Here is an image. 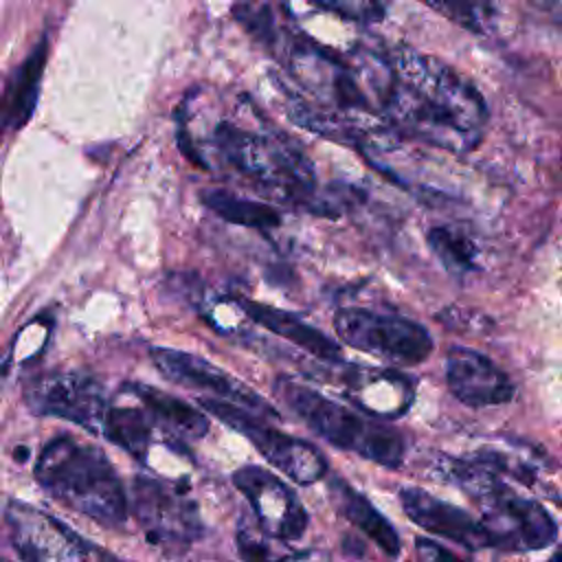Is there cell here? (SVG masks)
Returning <instances> with one entry per match:
<instances>
[{
	"label": "cell",
	"instance_id": "4fadbf2b",
	"mask_svg": "<svg viewBox=\"0 0 562 562\" xmlns=\"http://www.w3.org/2000/svg\"><path fill=\"white\" fill-rule=\"evenodd\" d=\"M446 382L450 393L465 406H501L514 397L512 380L481 351L450 347L446 353Z\"/></svg>",
	"mask_w": 562,
	"mask_h": 562
},
{
	"label": "cell",
	"instance_id": "603a6c76",
	"mask_svg": "<svg viewBox=\"0 0 562 562\" xmlns=\"http://www.w3.org/2000/svg\"><path fill=\"white\" fill-rule=\"evenodd\" d=\"M430 9H435L439 15L448 18L450 22L483 33L492 22V7L487 0H422Z\"/></svg>",
	"mask_w": 562,
	"mask_h": 562
},
{
	"label": "cell",
	"instance_id": "8992f818",
	"mask_svg": "<svg viewBox=\"0 0 562 562\" xmlns=\"http://www.w3.org/2000/svg\"><path fill=\"white\" fill-rule=\"evenodd\" d=\"M202 408L220 417L226 426L241 432L279 472L290 476L294 483L310 485L325 476L327 461L323 452L303 439L281 432L270 426L268 419L228 402L222 397H202Z\"/></svg>",
	"mask_w": 562,
	"mask_h": 562
},
{
	"label": "cell",
	"instance_id": "7c38bea8",
	"mask_svg": "<svg viewBox=\"0 0 562 562\" xmlns=\"http://www.w3.org/2000/svg\"><path fill=\"white\" fill-rule=\"evenodd\" d=\"M151 362L171 382L184 384L189 389H202L213 393V397L228 400L263 419H277V411L257 393H252L246 384L231 378L209 360L180 351V349H167V347H154L149 351Z\"/></svg>",
	"mask_w": 562,
	"mask_h": 562
},
{
	"label": "cell",
	"instance_id": "e0dca14e",
	"mask_svg": "<svg viewBox=\"0 0 562 562\" xmlns=\"http://www.w3.org/2000/svg\"><path fill=\"white\" fill-rule=\"evenodd\" d=\"M237 305L244 310V314L255 321L257 325H261L263 329L290 340L292 345L301 347L303 351L316 356L323 362H340V347L336 340H331L329 336H325L321 329L312 327L310 323L301 321L299 316L272 307V305H263L257 301H237Z\"/></svg>",
	"mask_w": 562,
	"mask_h": 562
},
{
	"label": "cell",
	"instance_id": "5bb4252c",
	"mask_svg": "<svg viewBox=\"0 0 562 562\" xmlns=\"http://www.w3.org/2000/svg\"><path fill=\"white\" fill-rule=\"evenodd\" d=\"M400 503L406 516L430 533L448 538L468 551L492 547L490 536L481 520H476L457 505L435 498L422 487H402Z\"/></svg>",
	"mask_w": 562,
	"mask_h": 562
},
{
	"label": "cell",
	"instance_id": "52a82bcc",
	"mask_svg": "<svg viewBox=\"0 0 562 562\" xmlns=\"http://www.w3.org/2000/svg\"><path fill=\"white\" fill-rule=\"evenodd\" d=\"M334 329L345 345L402 367L419 364L432 351V338L419 323L364 307L338 310Z\"/></svg>",
	"mask_w": 562,
	"mask_h": 562
},
{
	"label": "cell",
	"instance_id": "d4e9b609",
	"mask_svg": "<svg viewBox=\"0 0 562 562\" xmlns=\"http://www.w3.org/2000/svg\"><path fill=\"white\" fill-rule=\"evenodd\" d=\"M415 544H417L419 555H422V558H426V560H441V558H446V560H454V555H452L448 549H443V547H439V544H435V542H430V540H422V538H417V540H415Z\"/></svg>",
	"mask_w": 562,
	"mask_h": 562
},
{
	"label": "cell",
	"instance_id": "ba28073f",
	"mask_svg": "<svg viewBox=\"0 0 562 562\" xmlns=\"http://www.w3.org/2000/svg\"><path fill=\"white\" fill-rule=\"evenodd\" d=\"M130 509L151 544L182 549L204 531L198 505L184 487L162 479L136 476L132 481Z\"/></svg>",
	"mask_w": 562,
	"mask_h": 562
},
{
	"label": "cell",
	"instance_id": "ac0fdd59",
	"mask_svg": "<svg viewBox=\"0 0 562 562\" xmlns=\"http://www.w3.org/2000/svg\"><path fill=\"white\" fill-rule=\"evenodd\" d=\"M130 391L138 397L151 422L171 439L182 443L198 441L209 432L206 415L200 408L178 400L176 395L147 384H130Z\"/></svg>",
	"mask_w": 562,
	"mask_h": 562
},
{
	"label": "cell",
	"instance_id": "9c48e42d",
	"mask_svg": "<svg viewBox=\"0 0 562 562\" xmlns=\"http://www.w3.org/2000/svg\"><path fill=\"white\" fill-rule=\"evenodd\" d=\"M31 413L68 419L90 432H101L108 411L103 386L81 371H50L31 380L24 389Z\"/></svg>",
	"mask_w": 562,
	"mask_h": 562
},
{
	"label": "cell",
	"instance_id": "30bf717a",
	"mask_svg": "<svg viewBox=\"0 0 562 562\" xmlns=\"http://www.w3.org/2000/svg\"><path fill=\"white\" fill-rule=\"evenodd\" d=\"M7 522L11 542L24 560H83L105 555L70 527L29 503L11 501Z\"/></svg>",
	"mask_w": 562,
	"mask_h": 562
},
{
	"label": "cell",
	"instance_id": "2e32d148",
	"mask_svg": "<svg viewBox=\"0 0 562 562\" xmlns=\"http://www.w3.org/2000/svg\"><path fill=\"white\" fill-rule=\"evenodd\" d=\"M413 382L391 369L358 371L349 382V397L358 408L380 419L402 417L413 402Z\"/></svg>",
	"mask_w": 562,
	"mask_h": 562
},
{
	"label": "cell",
	"instance_id": "7a4b0ae2",
	"mask_svg": "<svg viewBox=\"0 0 562 562\" xmlns=\"http://www.w3.org/2000/svg\"><path fill=\"white\" fill-rule=\"evenodd\" d=\"M35 479L53 498L105 527L127 520L125 487L110 459L94 446L72 437L48 441L35 461Z\"/></svg>",
	"mask_w": 562,
	"mask_h": 562
},
{
	"label": "cell",
	"instance_id": "9a60e30c",
	"mask_svg": "<svg viewBox=\"0 0 562 562\" xmlns=\"http://www.w3.org/2000/svg\"><path fill=\"white\" fill-rule=\"evenodd\" d=\"M48 57V37H40L26 59L13 70L4 90L0 92V140L7 132L24 127L37 105L40 86Z\"/></svg>",
	"mask_w": 562,
	"mask_h": 562
},
{
	"label": "cell",
	"instance_id": "277c9868",
	"mask_svg": "<svg viewBox=\"0 0 562 562\" xmlns=\"http://www.w3.org/2000/svg\"><path fill=\"white\" fill-rule=\"evenodd\" d=\"M272 389L279 402L336 448L356 452L384 468H397L402 463L406 446L395 428L373 422L290 378H277Z\"/></svg>",
	"mask_w": 562,
	"mask_h": 562
},
{
	"label": "cell",
	"instance_id": "6da1fadb",
	"mask_svg": "<svg viewBox=\"0 0 562 562\" xmlns=\"http://www.w3.org/2000/svg\"><path fill=\"white\" fill-rule=\"evenodd\" d=\"M391 66L393 81L382 114L395 132L450 154H465L479 145L487 105L474 83L446 61L411 46H397Z\"/></svg>",
	"mask_w": 562,
	"mask_h": 562
},
{
	"label": "cell",
	"instance_id": "d6986e66",
	"mask_svg": "<svg viewBox=\"0 0 562 562\" xmlns=\"http://www.w3.org/2000/svg\"><path fill=\"white\" fill-rule=\"evenodd\" d=\"M329 498L336 507V512L349 520L353 527H358L369 540L375 542L380 551L386 555H400V536L393 529V525L360 494L356 492L349 483L342 479H331L329 481Z\"/></svg>",
	"mask_w": 562,
	"mask_h": 562
},
{
	"label": "cell",
	"instance_id": "cb8c5ba5",
	"mask_svg": "<svg viewBox=\"0 0 562 562\" xmlns=\"http://www.w3.org/2000/svg\"><path fill=\"white\" fill-rule=\"evenodd\" d=\"M314 2L353 22H378L384 18V4L380 0H314Z\"/></svg>",
	"mask_w": 562,
	"mask_h": 562
},
{
	"label": "cell",
	"instance_id": "7402d4cb",
	"mask_svg": "<svg viewBox=\"0 0 562 562\" xmlns=\"http://www.w3.org/2000/svg\"><path fill=\"white\" fill-rule=\"evenodd\" d=\"M426 241L439 263L452 277H463L465 272L474 270L476 246L465 231L454 226H432L426 235Z\"/></svg>",
	"mask_w": 562,
	"mask_h": 562
},
{
	"label": "cell",
	"instance_id": "ffe728a7",
	"mask_svg": "<svg viewBox=\"0 0 562 562\" xmlns=\"http://www.w3.org/2000/svg\"><path fill=\"white\" fill-rule=\"evenodd\" d=\"M200 200L206 209H211L217 217H222L228 224L259 231H270L281 224V215L274 206L259 200L239 198L224 189H204L200 193Z\"/></svg>",
	"mask_w": 562,
	"mask_h": 562
},
{
	"label": "cell",
	"instance_id": "44dd1931",
	"mask_svg": "<svg viewBox=\"0 0 562 562\" xmlns=\"http://www.w3.org/2000/svg\"><path fill=\"white\" fill-rule=\"evenodd\" d=\"M151 426L154 422L143 406H108L101 422V432L121 450L143 461L149 450Z\"/></svg>",
	"mask_w": 562,
	"mask_h": 562
},
{
	"label": "cell",
	"instance_id": "3957f363",
	"mask_svg": "<svg viewBox=\"0 0 562 562\" xmlns=\"http://www.w3.org/2000/svg\"><path fill=\"white\" fill-rule=\"evenodd\" d=\"M211 149L244 178L285 202L316 209V178L305 154L285 136L259 134L228 121L211 132Z\"/></svg>",
	"mask_w": 562,
	"mask_h": 562
},
{
	"label": "cell",
	"instance_id": "5b68a950",
	"mask_svg": "<svg viewBox=\"0 0 562 562\" xmlns=\"http://www.w3.org/2000/svg\"><path fill=\"white\" fill-rule=\"evenodd\" d=\"M492 547L505 551H538L555 542L558 527L533 498L518 496L492 474L472 494Z\"/></svg>",
	"mask_w": 562,
	"mask_h": 562
},
{
	"label": "cell",
	"instance_id": "8fae6325",
	"mask_svg": "<svg viewBox=\"0 0 562 562\" xmlns=\"http://www.w3.org/2000/svg\"><path fill=\"white\" fill-rule=\"evenodd\" d=\"M233 483L250 503L255 522L263 533L279 540H296L305 533L307 512L277 474L246 465L233 474Z\"/></svg>",
	"mask_w": 562,
	"mask_h": 562
},
{
	"label": "cell",
	"instance_id": "484cf974",
	"mask_svg": "<svg viewBox=\"0 0 562 562\" xmlns=\"http://www.w3.org/2000/svg\"><path fill=\"white\" fill-rule=\"evenodd\" d=\"M553 560H562V549H560V551H555V553H553Z\"/></svg>",
	"mask_w": 562,
	"mask_h": 562
}]
</instances>
